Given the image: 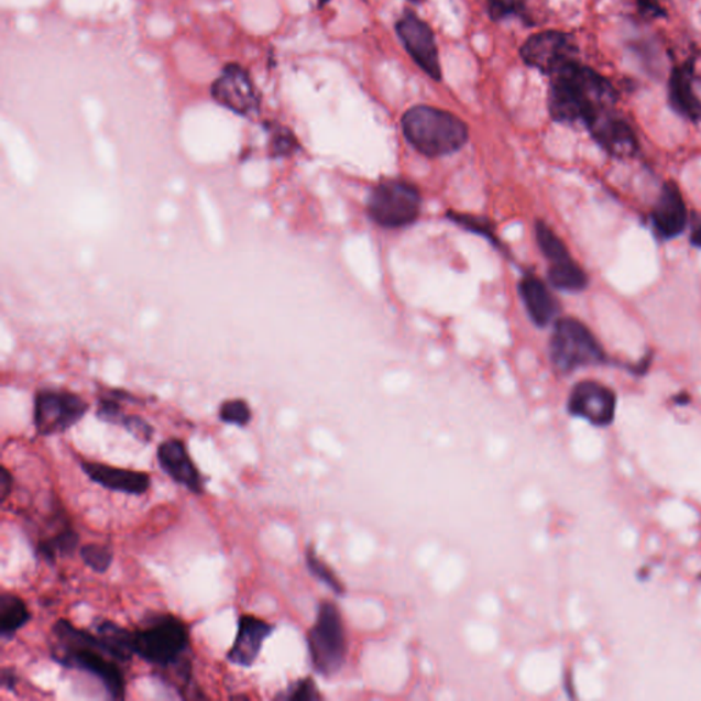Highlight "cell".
Returning <instances> with one entry per match:
<instances>
[{"label": "cell", "mask_w": 701, "mask_h": 701, "mask_svg": "<svg viewBox=\"0 0 701 701\" xmlns=\"http://www.w3.org/2000/svg\"><path fill=\"white\" fill-rule=\"evenodd\" d=\"M616 100L618 95L609 78L577 58L565 62L549 76L548 109L554 121L582 123L589 129L615 109Z\"/></svg>", "instance_id": "1"}, {"label": "cell", "mask_w": 701, "mask_h": 701, "mask_svg": "<svg viewBox=\"0 0 701 701\" xmlns=\"http://www.w3.org/2000/svg\"><path fill=\"white\" fill-rule=\"evenodd\" d=\"M53 659L67 669L89 672L103 683L109 697L125 698V676L118 660L98 635L78 629L72 622L59 620L53 626Z\"/></svg>", "instance_id": "2"}, {"label": "cell", "mask_w": 701, "mask_h": 701, "mask_svg": "<svg viewBox=\"0 0 701 701\" xmlns=\"http://www.w3.org/2000/svg\"><path fill=\"white\" fill-rule=\"evenodd\" d=\"M402 129L407 142L429 158L457 153L469 140V128L461 118L431 106L407 110Z\"/></svg>", "instance_id": "3"}, {"label": "cell", "mask_w": 701, "mask_h": 701, "mask_svg": "<svg viewBox=\"0 0 701 701\" xmlns=\"http://www.w3.org/2000/svg\"><path fill=\"white\" fill-rule=\"evenodd\" d=\"M133 654L162 670H173L189 661V632L172 614L151 615L143 626L131 631Z\"/></svg>", "instance_id": "4"}, {"label": "cell", "mask_w": 701, "mask_h": 701, "mask_svg": "<svg viewBox=\"0 0 701 701\" xmlns=\"http://www.w3.org/2000/svg\"><path fill=\"white\" fill-rule=\"evenodd\" d=\"M549 352L554 366L562 373L576 372L581 368L599 366L607 362L602 344L580 319L559 318L555 321Z\"/></svg>", "instance_id": "5"}, {"label": "cell", "mask_w": 701, "mask_h": 701, "mask_svg": "<svg viewBox=\"0 0 701 701\" xmlns=\"http://www.w3.org/2000/svg\"><path fill=\"white\" fill-rule=\"evenodd\" d=\"M307 649L313 669L319 676L332 677L343 667L347 638L343 618L333 603L319 605L317 620L307 635Z\"/></svg>", "instance_id": "6"}, {"label": "cell", "mask_w": 701, "mask_h": 701, "mask_svg": "<svg viewBox=\"0 0 701 701\" xmlns=\"http://www.w3.org/2000/svg\"><path fill=\"white\" fill-rule=\"evenodd\" d=\"M420 194L405 179H384L375 185L368 201V215L373 222L386 229L413 226L420 215Z\"/></svg>", "instance_id": "7"}, {"label": "cell", "mask_w": 701, "mask_h": 701, "mask_svg": "<svg viewBox=\"0 0 701 701\" xmlns=\"http://www.w3.org/2000/svg\"><path fill=\"white\" fill-rule=\"evenodd\" d=\"M87 402L72 392L43 390L35 396L33 425L41 436L65 434L84 418L88 412Z\"/></svg>", "instance_id": "8"}, {"label": "cell", "mask_w": 701, "mask_h": 701, "mask_svg": "<svg viewBox=\"0 0 701 701\" xmlns=\"http://www.w3.org/2000/svg\"><path fill=\"white\" fill-rule=\"evenodd\" d=\"M579 48L573 36L559 31L536 33L519 50L521 58L527 66L551 76L565 62L577 58Z\"/></svg>", "instance_id": "9"}, {"label": "cell", "mask_w": 701, "mask_h": 701, "mask_svg": "<svg viewBox=\"0 0 701 701\" xmlns=\"http://www.w3.org/2000/svg\"><path fill=\"white\" fill-rule=\"evenodd\" d=\"M396 32L415 64L430 78L440 81L442 73L439 48L431 28L417 14L406 11L396 22Z\"/></svg>", "instance_id": "10"}, {"label": "cell", "mask_w": 701, "mask_h": 701, "mask_svg": "<svg viewBox=\"0 0 701 701\" xmlns=\"http://www.w3.org/2000/svg\"><path fill=\"white\" fill-rule=\"evenodd\" d=\"M211 95L218 105L244 117L256 114L261 97L249 73L239 65H228L212 84Z\"/></svg>", "instance_id": "11"}, {"label": "cell", "mask_w": 701, "mask_h": 701, "mask_svg": "<svg viewBox=\"0 0 701 701\" xmlns=\"http://www.w3.org/2000/svg\"><path fill=\"white\" fill-rule=\"evenodd\" d=\"M689 222L687 201L681 188L669 179L661 187L658 200L650 212V226L661 240H672L686 232Z\"/></svg>", "instance_id": "12"}, {"label": "cell", "mask_w": 701, "mask_h": 701, "mask_svg": "<svg viewBox=\"0 0 701 701\" xmlns=\"http://www.w3.org/2000/svg\"><path fill=\"white\" fill-rule=\"evenodd\" d=\"M615 407L614 392L598 381H581L569 397V412L593 425H609L614 418Z\"/></svg>", "instance_id": "13"}, {"label": "cell", "mask_w": 701, "mask_h": 701, "mask_svg": "<svg viewBox=\"0 0 701 701\" xmlns=\"http://www.w3.org/2000/svg\"><path fill=\"white\" fill-rule=\"evenodd\" d=\"M588 132L594 142L614 158H633L637 154L638 140L635 129L615 110L600 117Z\"/></svg>", "instance_id": "14"}, {"label": "cell", "mask_w": 701, "mask_h": 701, "mask_svg": "<svg viewBox=\"0 0 701 701\" xmlns=\"http://www.w3.org/2000/svg\"><path fill=\"white\" fill-rule=\"evenodd\" d=\"M274 626L258 616L244 614L239 616L238 633L232 648L228 650L229 664L240 667H251L260 656L263 644L272 636Z\"/></svg>", "instance_id": "15"}, {"label": "cell", "mask_w": 701, "mask_h": 701, "mask_svg": "<svg viewBox=\"0 0 701 701\" xmlns=\"http://www.w3.org/2000/svg\"><path fill=\"white\" fill-rule=\"evenodd\" d=\"M156 459L164 473L171 477L176 484L185 490L200 495L204 492V479L198 468L190 458L187 447L179 439H169L161 442Z\"/></svg>", "instance_id": "16"}, {"label": "cell", "mask_w": 701, "mask_h": 701, "mask_svg": "<svg viewBox=\"0 0 701 701\" xmlns=\"http://www.w3.org/2000/svg\"><path fill=\"white\" fill-rule=\"evenodd\" d=\"M81 470L95 484L127 495L142 496L151 486V477L144 471L88 461L81 462Z\"/></svg>", "instance_id": "17"}, {"label": "cell", "mask_w": 701, "mask_h": 701, "mask_svg": "<svg viewBox=\"0 0 701 701\" xmlns=\"http://www.w3.org/2000/svg\"><path fill=\"white\" fill-rule=\"evenodd\" d=\"M694 65L688 59L672 69L669 80L670 108L686 120L701 122V100L694 91Z\"/></svg>", "instance_id": "18"}, {"label": "cell", "mask_w": 701, "mask_h": 701, "mask_svg": "<svg viewBox=\"0 0 701 701\" xmlns=\"http://www.w3.org/2000/svg\"><path fill=\"white\" fill-rule=\"evenodd\" d=\"M519 295L527 314L537 327L544 328L557 318L559 305L547 284L536 274L527 273L519 282Z\"/></svg>", "instance_id": "19"}, {"label": "cell", "mask_w": 701, "mask_h": 701, "mask_svg": "<svg viewBox=\"0 0 701 701\" xmlns=\"http://www.w3.org/2000/svg\"><path fill=\"white\" fill-rule=\"evenodd\" d=\"M31 620L32 614L24 600L10 592L0 594V636L3 640H11Z\"/></svg>", "instance_id": "20"}, {"label": "cell", "mask_w": 701, "mask_h": 701, "mask_svg": "<svg viewBox=\"0 0 701 701\" xmlns=\"http://www.w3.org/2000/svg\"><path fill=\"white\" fill-rule=\"evenodd\" d=\"M536 240L549 262V269L565 267L576 262L563 240L546 222L536 223Z\"/></svg>", "instance_id": "21"}, {"label": "cell", "mask_w": 701, "mask_h": 701, "mask_svg": "<svg viewBox=\"0 0 701 701\" xmlns=\"http://www.w3.org/2000/svg\"><path fill=\"white\" fill-rule=\"evenodd\" d=\"M97 635L118 661H129L134 656L131 644V629H125L111 621L100 622Z\"/></svg>", "instance_id": "22"}, {"label": "cell", "mask_w": 701, "mask_h": 701, "mask_svg": "<svg viewBox=\"0 0 701 701\" xmlns=\"http://www.w3.org/2000/svg\"><path fill=\"white\" fill-rule=\"evenodd\" d=\"M78 544V535L70 526H64L57 535L39 543L37 552L48 563H54L55 558L69 557L75 554Z\"/></svg>", "instance_id": "23"}, {"label": "cell", "mask_w": 701, "mask_h": 701, "mask_svg": "<svg viewBox=\"0 0 701 701\" xmlns=\"http://www.w3.org/2000/svg\"><path fill=\"white\" fill-rule=\"evenodd\" d=\"M83 562L94 570L95 573L103 574L113 563V549L109 546H100V544H88L80 549Z\"/></svg>", "instance_id": "24"}, {"label": "cell", "mask_w": 701, "mask_h": 701, "mask_svg": "<svg viewBox=\"0 0 701 701\" xmlns=\"http://www.w3.org/2000/svg\"><path fill=\"white\" fill-rule=\"evenodd\" d=\"M218 415L223 424L239 426V428H244L252 418L249 403L243 399L223 402Z\"/></svg>", "instance_id": "25"}, {"label": "cell", "mask_w": 701, "mask_h": 701, "mask_svg": "<svg viewBox=\"0 0 701 701\" xmlns=\"http://www.w3.org/2000/svg\"><path fill=\"white\" fill-rule=\"evenodd\" d=\"M448 218L470 232L484 236L493 245H499V249H501V240L497 239L493 227L486 220L469 215H459V212H448Z\"/></svg>", "instance_id": "26"}, {"label": "cell", "mask_w": 701, "mask_h": 701, "mask_svg": "<svg viewBox=\"0 0 701 701\" xmlns=\"http://www.w3.org/2000/svg\"><path fill=\"white\" fill-rule=\"evenodd\" d=\"M118 426H122L123 429L131 434L134 439L144 445H149L154 436V428L147 420L139 417V415H123Z\"/></svg>", "instance_id": "27"}, {"label": "cell", "mask_w": 701, "mask_h": 701, "mask_svg": "<svg viewBox=\"0 0 701 701\" xmlns=\"http://www.w3.org/2000/svg\"><path fill=\"white\" fill-rule=\"evenodd\" d=\"M525 2L526 0H488V11L495 21L508 15H524Z\"/></svg>", "instance_id": "28"}, {"label": "cell", "mask_w": 701, "mask_h": 701, "mask_svg": "<svg viewBox=\"0 0 701 701\" xmlns=\"http://www.w3.org/2000/svg\"><path fill=\"white\" fill-rule=\"evenodd\" d=\"M297 149L293 132L285 128H277L273 132L272 153L274 156H288Z\"/></svg>", "instance_id": "29"}, {"label": "cell", "mask_w": 701, "mask_h": 701, "mask_svg": "<svg viewBox=\"0 0 701 701\" xmlns=\"http://www.w3.org/2000/svg\"><path fill=\"white\" fill-rule=\"evenodd\" d=\"M319 698L321 697H319L316 683L310 678H305V680L294 683L283 697L284 700L294 701L318 700Z\"/></svg>", "instance_id": "30"}, {"label": "cell", "mask_w": 701, "mask_h": 701, "mask_svg": "<svg viewBox=\"0 0 701 701\" xmlns=\"http://www.w3.org/2000/svg\"><path fill=\"white\" fill-rule=\"evenodd\" d=\"M307 565L308 569H310L311 573L317 577L318 580L327 582L330 588L339 591V582L335 579L332 571H330L327 566H325L321 560L317 557L316 552L313 549H308L307 552Z\"/></svg>", "instance_id": "31"}, {"label": "cell", "mask_w": 701, "mask_h": 701, "mask_svg": "<svg viewBox=\"0 0 701 701\" xmlns=\"http://www.w3.org/2000/svg\"><path fill=\"white\" fill-rule=\"evenodd\" d=\"M636 3L645 15L654 17V19L665 15V9L661 8L660 0H636Z\"/></svg>", "instance_id": "32"}, {"label": "cell", "mask_w": 701, "mask_h": 701, "mask_svg": "<svg viewBox=\"0 0 701 701\" xmlns=\"http://www.w3.org/2000/svg\"><path fill=\"white\" fill-rule=\"evenodd\" d=\"M11 490H13V477H11L8 469L2 468V471H0V495H2V502H6V499L10 496Z\"/></svg>", "instance_id": "33"}, {"label": "cell", "mask_w": 701, "mask_h": 701, "mask_svg": "<svg viewBox=\"0 0 701 701\" xmlns=\"http://www.w3.org/2000/svg\"><path fill=\"white\" fill-rule=\"evenodd\" d=\"M15 682L17 680H15V677L13 676V672H11L8 669H4L2 671V687L10 689V691H13L15 687Z\"/></svg>", "instance_id": "34"}, {"label": "cell", "mask_w": 701, "mask_h": 701, "mask_svg": "<svg viewBox=\"0 0 701 701\" xmlns=\"http://www.w3.org/2000/svg\"><path fill=\"white\" fill-rule=\"evenodd\" d=\"M689 241H691V244L693 247H697V249L701 250V222L697 223V226L693 227L691 239H689Z\"/></svg>", "instance_id": "35"}]
</instances>
